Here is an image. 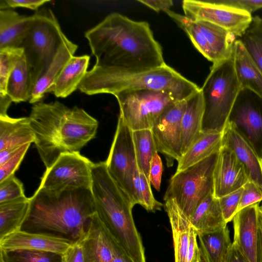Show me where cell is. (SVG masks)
<instances>
[{
  "label": "cell",
  "mask_w": 262,
  "mask_h": 262,
  "mask_svg": "<svg viewBox=\"0 0 262 262\" xmlns=\"http://www.w3.org/2000/svg\"><path fill=\"white\" fill-rule=\"evenodd\" d=\"M85 37L97 67L146 71L166 64L162 48L145 21L113 12L87 31Z\"/></svg>",
  "instance_id": "obj_1"
},
{
  "label": "cell",
  "mask_w": 262,
  "mask_h": 262,
  "mask_svg": "<svg viewBox=\"0 0 262 262\" xmlns=\"http://www.w3.org/2000/svg\"><path fill=\"white\" fill-rule=\"evenodd\" d=\"M96 213L91 188H38L30 198L27 217L21 230L53 235L73 243L85 237Z\"/></svg>",
  "instance_id": "obj_2"
},
{
  "label": "cell",
  "mask_w": 262,
  "mask_h": 262,
  "mask_svg": "<svg viewBox=\"0 0 262 262\" xmlns=\"http://www.w3.org/2000/svg\"><path fill=\"white\" fill-rule=\"evenodd\" d=\"M34 143L46 169L64 152H79L95 138L98 121L83 108L58 101L33 104L28 117Z\"/></svg>",
  "instance_id": "obj_3"
},
{
  "label": "cell",
  "mask_w": 262,
  "mask_h": 262,
  "mask_svg": "<svg viewBox=\"0 0 262 262\" xmlns=\"http://www.w3.org/2000/svg\"><path fill=\"white\" fill-rule=\"evenodd\" d=\"M92 178L96 212L104 228L134 262H146L141 237L132 214L135 205L110 175L105 162L94 164Z\"/></svg>",
  "instance_id": "obj_4"
},
{
  "label": "cell",
  "mask_w": 262,
  "mask_h": 262,
  "mask_svg": "<svg viewBox=\"0 0 262 262\" xmlns=\"http://www.w3.org/2000/svg\"><path fill=\"white\" fill-rule=\"evenodd\" d=\"M88 95L114 94L124 90H152L170 94L176 101L187 100L200 90L166 63L146 71H129L93 66L79 85Z\"/></svg>",
  "instance_id": "obj_5"
},
{
  "label": "cell",
  "mask_w": 262,
  "mask_h": 262,
  "mask_svg": "<svg viewBox=\"0 0 262 262\" xmlns=\"http://www.w3.org/2000/svg\"><path fill=\"white\" fill-rule=\"evenodd\" d=\"M201 90L204 104L202 132L222 133L241 90L232 56L212 64Z\"/></svg>",
  "instance_id": "obj_6"
},
{
  "label": "cell",
  "mask_w": 262,
  "mask_h": 262,
  "mask_svg": "<svg viewBox=\"0 0 262 262\" xmlns=\"http://www.w3.org/2000/svg\"><path fill=\"white\" fill-rule=\"evenodd\" d=\"M34 15L33 24L20 47L24 49L35 85L61 47L69 39L51 9L41 8L36 11Z\"/></svg>",
  "instance_id": "obj_7"
},
{
  "label": "cell",
  "mask_w": 262,
  "mask_h": 262,
  "mask_svg": "<svg viewBox=\"0 0 262 262\" xmlns=\"http://www.w3.org/2000/svg\"><path fill=\"white\" fill-rule=\"evenodd\" d=\"M219 151L179 171L170 179L164 200L173 199L189 219L200 204L214 194L213 173Z\"/></svg>",
  "instance_id": "obj_8"
},
{
  "label": "cell",
  "mask_w": 262,
  "mask_h": 262,
  "mask_svg": "<svg viewBox=\"0 0 262 262\" xmlns=\"http://www.w3.org/2000/svg\"><path fill=\"white\" fill-rule=\"evenodd\" d=\"M120 117L133 130L151 129L160 115L177 101L168 93L152 90H124L113 95Z\"/></svg>",
  "instance_id": "obj_9"
},
{
  "label": "cell",
  "mask_w": 262,
  "mask_h": 262,
  "mask_svg": "<svg viewBox=\"0 0 262 262\" xmlns=\"http://www.w3.org/2000/svg\"><path fill=\"white\" fill-rule=\"evenodd\" d=\"M188 35L193 46L213 63L232 56L235 36L211 23L192 20L171 10L165 12Z\"/></svg>",
  "instance_id": "obj_10"
},
{
  "label": "cell",
  "mask_w": 262,
  "mask_h": 262,
  "mask_svg": "<svg viewBox=\"0 0 262 262\" xmlns=\"http://www.w3.org/2000/svg\"><path fill=\"white\" fill-rule=\"evenodd\" d=\"M105 162L110 175L135 205L134 178L139 169L133 130L120 117L110 152Z\"/></svg>",
  "instance_id": "obj_11"
},
{
  "label": "cell",
  "mask_w": 262,
  "mask_h": 262,
  "mask_svg": "<svg viewBox=\"0 0 262 262\" xmlns=\"http://www.w3.org/2000/svg\"><path fill=\"white\" fill-rule=\"evenodd\" d=\"M94 164L79 152L63 153L46 169L39 187L49 190L67 187L91 188Z\"/></svg>",
  "instance_id": "obj_12"
},
{
  "label": "cell",
  "mask_w": 262,
  "mask_h": 262,
  "mask_svg": "<svg viewBox=\"0 0 262 262\" xmlns=\"http://www.w3.org/2000/svg\"><path fill=\"white\" fill-rule=\"evenodd\" d=\"M182 8L187 18L211 23L238 38L245 33L253 18L247 11L220 4L215 0H184Z\"/></svg>",
  "instance_id": "obj_13"
},
{
  "label": "cell",
  "mask_w": 262,
  "mask_h": 262,
  "mask_svg": "<svg viewBox=\"0 0 262 262\" xmlns=\"http://www.w3.org/2000/svg\"><path fill=\"white\" fill-rule=\"evenodd\" d=\"M228 122L233 125L262 159V97L249 89H241Z\"/></svg>",
  "instance_id": "obj_14"
},
{
  "label": "cell",
  "mask_w": 262,
  "mask_h": 262,
  "mask_svg": "<svg viewBox=\"0 0 262 262\" xmlns=\"http://www.w3.org/2000/svg\"><path fill=\"white\" fill-rule=\"evenodd\" d=\"M186 106V100L176 102L160 115L151 128L157 151L165 156L168 167L182 156V119Z\"/></svg>",
  "instance_id": "obj_15"
},
{
  "label": "cell",
  "mask_w": 262,
  "mask_h": 262,
  "mask_svg": "<svg viewBox=\"0 0 262 262\" xmlns=\"http://www.w3.org/2000/svg\"><path fill=\"white\" fill-rule=\"evenodd\" d=\"M248 181L247 172L233 151L222 146L213 173L214 196L219 199L234 192Z\"/></svg>",
  "instance_id": "obj_16"
},
{
  "label": "cell",
  "mask_w": 262,
  "mask_h": 262,
  "mask_svg": "<svg viewBox=\"0 0 262 262\" xmlns=\"http://www.w3.org/2000/svg\"><path fill=\"white\" fill-rule=\"evenodd\" d=\"M222 146L231 149L244 166L251 181L262 189V159L233 125L228 122L222 132Z\"/></svg>",
  "instance_id": "obj_17"
},
{
  "label": "cell",
  "mask_w": 262,
  "mask_h": 262,
  "mask_svg": "<svg viewBox=\"0 0 262 262\" xmlns=\"http://www.w3.org/2000/svg\"><path fill=\"white\" fill-rule=\"evenodd\" d=\"M73 244L63 238L19 230L1 239L0 249L34 250L63 254Z\"/></svg>",
  "instance_id": "obj_18"
},
{
  "label": "cell",
  "mask_w": 262,
  "mask_h": 262,
  "mask_svg": "<svg viewBox=\"0 0 262 262\" xmlns=\"http://www.w3.org/2000/svg\"><path fill=\"white\" fill-rule=\"evenodd\" d=\"M259 203L246 207L233 219V242L237 244L250 262H256Z\"/></svg>",
  "instance_id": "obj_19"
},
{
  "label": "cell",
  "mask_w": 262,
  "mask_h": 262,
  "mask_svg": "<svg viewBox=\"0 0 262 262\" xmlns=\"http://www.w3.org/2000/svg\"><path fill=\"white\" fill-rule=\"evenodd\" d=\"M81 243L84 262H113L107 234L96 212Z\"/></svg>",
  "instance_id": "obj_20"
},
{
  "label": "cell",
  "mask_w": 262,
  "mask_h": 262,
  "mask_svg": "<svg viewBox=\"0 0 262 262\" xmlns=\"http://www.w3.org/2000/svg\"><path fill=\"white\" fill-rule=\"evenodd\" d=\"M166 211L172 231L174 251V262H186L192 226L188 217L180 209L173 199L165 201Z\"/></svg>",
  "instance_id": "obj_21"
},
{
  "label": "cell",
  "mask_w": 262,
  "mask_h": 262,
  "mask_svg": "<svg viewBox=\"0 0 262 262\" xmlns=\"http://www.w3.org/2000/svg\"><path fill=\"white\" fill-rule=\"evenodd\" d=\"M34 19L12 9L0 10V49L20 47Z\"/></svg>",
  "instance_id": "obj_22"
},
{
  "label": "cell",
  "mask_w": 262,
  "mask_h": 262,
  "mask_svg": "<svg viewBox=\"0 0 262 262\" xmlns=\"http://www.w3.org/2000/svg\"><path fill=\"white\" fill-rule=\"evenodd\" d=\"M232 57L241 90L249 89L262 97V73L238 39L234 42Z\"/></svg>",
  "instance_id": "obj_23"
},
{
  "label": "cell",
  "mask_w": 262,
  "mask_h": 262,
  "mask_svg": "<svg viewBox=\"0 0 262 262\" xmlns=\"http://www.w3.org/2000/svg\"><path fill=\"white\" fill-rule=\"evenodd\" d=\"M90 56H73L64 66L49 92L57 97L66 98L78 89L88 71Z\"/></svg>",
  "instance_id": "obj_24"
},
{
  "label": "cell",
  "mask_w": 262,
  "mask_h": 262,
  "mask_svg": "<svg viewBox=\"0 0 262 262\" xmlns=\"http://www.w3.org/2000/svg\"><path fill=\"white\" fill-rule=\"evenodd\" d=\"M78 48L77 44L68 40L60 48L52 63L35 84L30 103L40 102L45 94L50 92L62 69L73 56Z\"/></svg>",
  "instance_id": "obj_25"
},
{
  "label": "cell",
  "mask_w": 262,
  "mask_h": 262,
  "mask_svg": "<svg viewBox=\"0 0 262 262\" xmlns=\"http://www.w3.org/2000/svg\"><path fill=\"white\" fill-rule=\"evenodd\" d=\"M34 141L35 135L28 117L0 116V151Z\"/></svg>",
  "instance_id": "obj_26"
},
{
  "label": "cell",
  "mask_w": 262,
  "mask_h": 262,
  "mask_svg": "<svg viewBox=\"0 0 262 262\" xmlns=\"http://www.w3.org/2000/svg\"><path fill=\"white\" fill-rule=\"evenodd\" d=\"M204 104L201 90L186 100V106L182 119V155L202 132Z\"/></svg>",
  "instance_id": "obj_27"
},
{
  "label": "cell",
  "mask_w": 262,
  "mask_h": 262,
  "mask_svg": "<svg viewBox=\"0 0 262 262\" xmlns=\"http://www.w3.org/2000/svg\"><path fill=\"white\" fill-rule=\"evenodd\" d=\"M189 220L198 234L215 231L227 225L219 199L213 193L200 204Z\"/></svg>",
  "instance_id": "obj_28"
},
{
  "label": "cell",
  "mask_w": 262,
  "mask_h": 262,
  "mask_svg": "<svg viewBox=\"0 0 262 262\" xmlns=\"http://www.w3.org/2000/svg\"><path fill=\"white\" fill-rule=\"evenodd\" d=\"M222 146V133L201 132L178 161L176 171L183 170L219 151Z\"/></svg>",
  "instance_id": "obj_29"
},
{
  "label": "cell",
  "mask_w": 262,
  "mask_h": 262,
  "mask_svg": "<svg viewBox=\"0 0 262 262\" xmlns=\"http://www.w3.org/2000/svg\"><path fill=\"white\" fill-rule=\"evenodd\" d=\"M204 262H223L232 242L227 226L215 231L198 234Z\"/></svg>",
  "instance_id": "obj_30"
},
{
  "label": "cell",
  "mask_w": 262,
  "mask_h": 262,
  "mask_svg": "<svg viewBox=\"0 0 262 262\" xmlns=\"http://www.w3.org/2000/svg\"><path fill=\"white\" fill-rule=\"evenodd\" d=\"M34 87L30 69L24 54L8 78L7 94L15 103L29 101Z\"/></svg>",
  "instance_id": "obj_31"
},
{
  "label": "cell",
  "mask_w": 262,
  "mask_h": 262,
  "mask_svg": "<svg viewBox=\"0 0 262 262\" xmlns=\"http://www.w3.org/2000/svg\"><path fill=\"white\" fill-rule=\"evenodd\" d=\"M29 206L30 198L26 196L0 203V239L21 230Z\"/></svg>",
  "instance_id": "obj_32"
},
{
  "label": "cell",
  "mask_w": 262,
  "mask_h": 262,
  "mask_svg": "<svg viewBox=\"0 0 262 262\" xmlns=\"http://www.w3.org/2000/svg\"><path fill=\"white\" fill-rule=\"evenodd\" d=\"M138 168L149 179L151 161L156 152V145L151 129L133 131Z\"/></svg>",
  "instance_id": "obj_33"
},
{
  "label": "cell",
  "mask_w": 262,
  "mask_h": 262,
  "mask_svg": "<svg viewBox=\"0 0 262 262\" xmlns=\"http://www.w3.org/2000/svg\"><path fill=\"white\" fill-rule=\"evenodd\" d=\"M238 39L262 73V18L253 17L248 28Z\"/></svg>",
  "instance_id": "obj_34"
},
{
  "label": "cell",
  "mask_w": 262,
  "mask_h": 262,
  "mask_svg": "<svg viewBox=\"0 0 262 262\" xmlns=\"http://www.w3.org/2000/svg\"><path fill=\"white\" fill-rule=\"evenodd\" d=\"M0 254L4 262H62V254L44 251L0 249Z\"/></svg>",
  "instance_id": "obj_35"
},
{
  "label": "cell",
  "mask_w": 262,
  "mask_h": 262,
  "mask_svg": "<svg viewBox=\"0 0 262 262\" xmlns=\"http://www.w3.org/2000/svg\"><path fill=\"white\" fill-rule=\"evenodd\" d=\"M135 204L141 205L148 212L161 210L163 204L155 198L150 183L147 177L139 170L134 178Z\"/></svg>",
  "instance_id": "obj_36"
},
{
  "label": "cell",
  "mask_w": 262,
  "mask_h": 262,
  "mask_svg": "<svg viewBox=\"0 0 262 262\" xmlns=\"http://www.w3.org/2000/svg\"><path fill=\"white\" fill-rule=\"evenodd\" d=\"M24 54L21 47H8L0 49V96L7 95L8 78Z\"/></svg>",
  "instance_id": "obj_37"
},
{
  "label": "cell",
  "mask_w": 262,
  "mask_h": 262,
  "mask_svg": "<svg viewBox=\"0 0 262 262\" xmlns=\"http://www.w3.org/2000/svg\"><path fill=\"white\" fill-rule=\"evenodd\" d=\"M25 196L23 185L14 174L0 182V203Z\"/></svg>",
  "instance_id": "obj_38"
},
{
  "label": "cell",
  "mask_w": 262,
  "mask_h": 262,
  "mask_svg": "<svg viewBox=\"0 0 262 262\" xmlns=\"http://www.w3.org/2000/svg\"><path fill=\"white\" fill-rule=\"evenodd\" d=\"M243 187L220 198V205L226 223L232 221L237 213Z\"/></svg>",
  "instance_id": "obj_39"
},
{
  "label": "cell",
  "mask_w": 262,
  "mask_h": 262,
  "mask_svg": "<svg viewBox=\"0 0 262 262\" xmlns=\"http://www.w3.org/2000/svg\"><path fill=\"white\" fill-rule=\"evenodd\" d=\"M262 201V189L254 183L248 181L243 187L237 212L250 205Z\"/></svg>",
  "instance_id": "obj_40"
},
{
  "label": "cell",
  "mask_w": 262,
  "mask_h": 262,
  "mask_svg": "<svg viewBox=\"0 0 262 262\" xmlns=\"http://www.w3.org/2000/svg\"><path fill=\"white\" fill-rule=\"evenodd\" d=\"M30 143L24 145L19 151L3 165H0V182L14 172L19 167L30 146Z\"/></svg>",
  "instance_id": "obj_41"
},
{
  "label": "cell",
  "mask_w": 262,
  "mask_h": 262,
  "mask_svg": "<svg viewBox=\"0 0 262 262\" xmlns=\"http://www.w3.org/2000/svg\"><path fill=\"white\" fill-rule=\"evenodd\" d=\"M217 3L242 10L251 14L262 9V0H215Z\"/></svg>",
  "instance_id": "obj_42"
},
{
  "label": "cell",
  "mask_w": 262,
  "mask_h": 262,
  "mask_svg": "<svg viewBox=\"0 0 262 262\" xmlns=\"http://www.w3.org/2000/svg\"><path fill=\"white\" fill-rule=\"evenodd\" d=\"M50 2L49 0H1L0 10L22 7L37 11L40 7Z\"/></svg>",
  "instance_id": "obj_43"
},
{
  "label": "cell",
  "mask_w": 262,
  "mask_h": 262,
  "mask_svg": "<svg viewBox=\"0 0 262 262\" xmlns=\"http://www.w3.org/2000/svg\"><path fill=\"white\" fill-rule=\"evenodd\" d=\"M162 171V162L158 152H156L151 161L149 180L150 184L158 191L160 189Z\"/></svg>",
  "instance_id": "obj_44"
},
{
  "label": "cell",
  "mask_w": 262,
  "mask_h": 262,
  "mask_svg": "<svg viewBox=\"0 0 262 262\" xmlns=\"http://www.w3.org/2000/svg\"><path fill=\"white\" fill-rule=\"evenodd\" d=\"M198 233L192 227L186 255V262H202L200 248L197 241Z\"/></svg>",
  "instance_id": "obj_45"
},
{
  "label": "cell",
  "mask_w": 262,
  "mask_h": 262,
  "mask_svg": "<svg viewBox=\"0 0 262 262\" xmlns=\"http://www.w3.org/2000/svg\"><path fill=\"white\" fill-rule=\"evenodd\" d=\"M62 262H84L81 241L73 244L62 254Z\"/></svg>",
  "instance_id": "obj_46"
},
{
  "label": "cell",
  "mask_w": 262,
  "mask_h": 262,
  "mask_svg": "<svg viewBox=\"0 0 262 262\" xmlns=\"http://www.w3.org/2000/svg\"><path fill=\"white\" fill-rule=\"evenodd\" d=\"M105 231L112 248L113 262H134L117 241L111 236L106 230Z\"/></svg>",
  "instance_id": "obj_47"
},
{
  "label": "cell",
  "mask_w": 262,
  "mask_h": 262,
  "mask_svg": "<svg viewBox=\"0 0 262 262\" xmlns=\"http://www.w3.org/2000/svg\"><path fill=\"white\" fill-rule=\"evenodd\" d=\"M137 1L150 9L156 11H163L166 12L173 6L171 0H137Z\"/></svg>",
  "instance_id": "obj_48"
},
{
  "label": "cell",
  "mask_w": 262,
  "mask_h": 262,
  "mask_svg": "<svg viewBox=\"0 0 262 262\" xmlns=\"http://www.w3.org/2000/svg\"><path fill=\"white\" fill-rule=\"evenodd\" d=\"M223 262H250L236 243L233 242Z\"/></svg>",
  "instance_id": "obj_49"
},
{
  "label": "cell",
  "mask_w": 262,
  "mask_h": 262,
  "mask_svg": "<svg viewBox=\"0 0 262 262\" xmlns=\"http://www.w3.org/2000/svg\"><path fill=\"white\" fill-rule=\"evenodd\" d=\"M256 262H262V210L259 207L258 227L256 246Z\"/></svg>",
  "instance_id": "obj_50"
},
{
  "label": "cell",
  "mask_w": 262,
  "mask_h": 262,
  "mask_svg": "<svg viewBox=\"0 0 262 262\" xmlns=\"http://www.w3.org/2000/svg\"><path fill=\"white\" fill-rule=\"evenodd\" d=\"M23 146L8 148L0 151V165H3L11 157L17 154Z\"/></svg>",
  "instance_id": "obj_51"
},
{
  "label": "cell",
  "mask_w": 262,
  "mask_h": 262,
  "mask_svg": "<svg viewBox=\"0 0 262 262\" xmlns=\"http://www.w3.org/2000/svg\"><path fill=\"white\" fill-rule=\"evenodd\" d=\"M12 102L11 99L8 95L0 96V116H7V111Z\"/></svg>",
  "instance_id": "obj_52"
},
{
  "label": "cell",
  "mask_w": 262,
  "mask_h": 262,
  "mask_svg": "<svg viewBox=\"0 0 262 262\" xmlns=\"http://www.w3.org/2000/svg\"><path fill=\"white\" fill-rule=\"evenodd\" d=\"M0 262H4L3 260L0 258Z\"/></svg>",
  "instance_id": "obj_53"
},
{
  "label": "cell",
  "mask_w": 262,
  "mask_h": 262,
  "mask_svg": "<svg viewBox=\"0 0 262 262\" xmlns=\"http://www.w3.org/2000/svg\"><path fill=\"white\" fill-rule=\"evenodd\" d=\"M259 207H260V209L262 210V205L260 206H259Z\"/></svg>",
  "instance_id": "obj_54"
}]
</instances>
